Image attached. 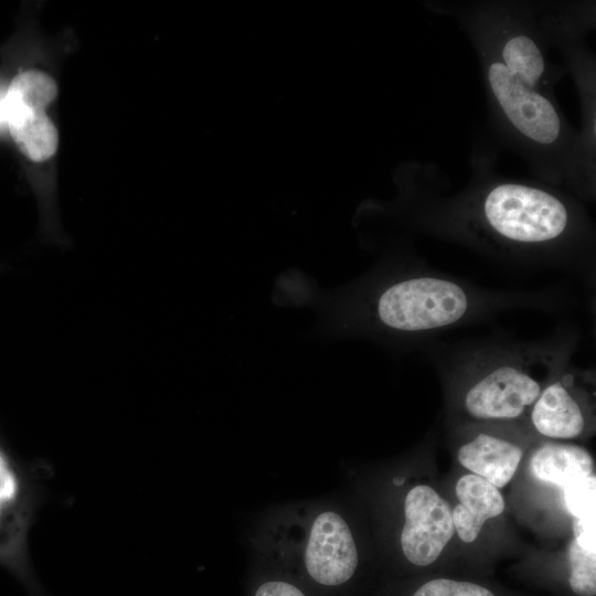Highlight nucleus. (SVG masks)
Returning <instances> with one entry per match:
<instances>
[{
	"label": "nucleus",
	"instance_id": "9d476101",
	"mask_svg": "<svg viewBox=\"0 0 596 596\" xmlns=\"http://www.w3.org/2000/svg\"><path fill=\"white\" fill-rule=\"evenodd\" d=\"M531 470L539 480L564 488L590 476L593 459L579 446L549 443L533 454Z\"/></svg>",
	"mask_w": 596,
	"mask_h": 596
},
{
	"label": "nucleus",
	"instance_id": "dca6fc26",
	"mask_svg": "<svg viewBox=\"0 0 596 596\" xmlns=\"http://www.w3.org/2000/svg\"><path fill=\"white\" fill-rule=\"evenodd\" d=\"M254 596H307L299 587L284 579H268L255 590Z\"/></svg>",
	"mask_w": 596,
	"mask_h": 596
},
{
	"label": "nucleus",
	"instance_id": "f03ea898",
	"mask_svg": "<svg viewBox=\"0 0 596 596\" xmlns=\"http://www.w3.org/2000/svg\"><path fill=\"white\" fill-rule=\"evenodd\" d=\"M488 225L502 237L523 244L551 242L567 227L566 206L556 196L541 189L502 183L483 201Z\"/></svg>",
	"mask_w": 596,
	"mask_h": 596
},
{
	"label": "nucleus",
	"instance_id": "4468645a",
	"mask_svg": "<svg viewBox=\"0 0 596 596\" xmlns=\"http://www.w3.org/2000/svg\"><path fill=\"white\" fill-rule=\"evenodd\" d=\"M413 596H494L489 589L469 582L446 578L433 579L419 587Z\"/></svg>",
	"mask_w": 596,
	"mask_h": 596
},
{
	"label": "nucleus",
	"instance_id": "9b49d317",
	"mask_svg": "<svg viewBox=\"0 0 596 596\" xmlns=\"http://www.w3.org/2000/svg\"><path fill=\"white\" fill-rule=\"evenodd\" d=\"M504 66L531 87L544 72V58L534 43L525 35L511 38L502 49Z\"/></svg>",
	"mask_w": 596,
	"mask_h": 596
},
{
	"label": "nucleus",
	"instance_id": "7ed1b4c3",
	"mask_svg": "<svg viewBox=\"0 0 596 596\" xmlns=\"http://www.w3.org/2000/svg\"><path fill=\"white\" fill-rule=\"evenodd\" d=\"M301 562L316 584L336 587L355 573L359 555L352 532L337 512L323 510L312 517L304 539Z\"/></svg>",
	"mask_w": 596,
	"mask_h": 596
},
{
	"label": "nucleus",
	"instance_id": "20e7f679",
	"mask_svg": "<svg viewBox=\"0 0 596 596\" xmlns=\"http://www.w3.org/2000/svg\"><path fill=\"white\" fill-rule=\"evenodd\" d=\"M401 546L415 565L434 563L455 533L450 505L428 486H416L404 502Z\"/></svg>",
	"mask_w": 596,
	"mask_h": 596
},
{
	"label": "nucleus",
	"instance_id": "39448f33",
	"mask_svg": "<svg viewBox=\"0 0 596 596\" xmlns=\"http://www.w3.org/2000/svg\"><path fill=\"white\" fill-rule=\"evenodd\" d=\"M542 392L539 379L521 362L490 370L467 392L468 413L480 419H512L533 406Z\"/></svg>",
	"mask_w": 596,
	"mask_h": 596
},
{
	"label": "nucleus",
	"instance_id": "6e6552de",
	"mask_svg": "<svg viewBox=\"0 0 596 596\" xmlns=\"http://www.w3.org/2000/svg\"><path fill=\"white\" fill-rule=\"evenodd\" d=\"M459 503L451 511L455 531L470 543L475 541L486 520L501 514L504 500L498 488L477 475L461 477L456 486Z\"/></svg>",
	"mask_w": 596,
	"mask_h": 596
},
{
	"label": "nucleus",
	"instance_id": "0eeeda50",
	"mask_svg": "<svg viewBox=\"0 0 596 596\" xmlns=\"http://www.w3.org/2000/svg\"><path fill=\"white\" fill-rule=\"evenodd\" d=\"M575 379L573 373H566L540 393L531 412L532 424L540 434L570 439L583 433L585 416L573 394Z\"/></svg>",
	"mask_w": 596,
	"mask_h": 596
},
{
	"label": "nucleus",
	"instance_id": "1a4fd4ad",
	"mask_svg": "<svg viewBox=\"0 0 596 596\" xmlns=\"http://www.w3.org/2000/svg\"><path fill=\"white\" fill-rule=\"evenodd\" d=\"M522 449L502 438L480 433L458 451L459 462L496 488L513 477L522 458Z\"/></svg>",
	"mask_w": 596,
	"mask_h": 596
},
{
	"label": "nucleus",
	"instance_id": "423d86ee",
	"mask_svg": "<svg viewBox=\"0 0 596 596\" xmlns=\"http://www.w3.org/2000/svg\"><path fill=\"white\" fill-rule=\"evenodd\" d=\"M489 84L503 113L525 137L542 145L556 140L560 119L553 105L511 73L503 63L490 65Z\"/></svg>",
	"mask_w": 596,
	"mask_h": 596
},
{
	"label": "nucleus",
	"instance_id": "ddd939ff",
	"mask_svg": "<svg viewBox=\"0 0 596 596\" xmlns=\"http://www.w3.org/2000/svg\"><path fill=\"white\" fill-rule=\"evenodd\" d=\"M564 504L575 518L596 515V478L590 475L563 488Z\"/></svg>",
	"mask_w": 596,
	"mask_h": 596
},
{
	"label": "nucleus",
	"instance_id": "2eb2a0df",
	"mask_svg": "<svg viewBox=\"0 0 596 596\" xmlns=\"http://www.w3.org/2000/svg\"><path fill=\"white\" fill-rule=\"evenodd\" d=\"M596 515L575 519L573 522L574 540L590 552H596Z\"/></svg>",
	"mask_w": 596,
	"mask_h": 596
},
{
	"label": "nucleus",
	"instance_id": "f257e3e1",
	"mask_svg": "<svg viewBox=\"0 0 596 596\" xmlns=\"http://www.w3.org/2000/svg\"><path fill=\"white\" fill-rule=\"evenodd\" d=\"M470 306L465 289L448 279L412 277L385 287L374 310L386 328L402 332L429 331L459 321Z\"/></svg>",
	"mask_w": 596,
	"mask_h": 596
},
{
	"label": "nucleus",
	"instance_id": "f8f14e48",
	"mask_svg": "<svg viewBox=\"0 0 596 596\" xmlns=\"http://www.w3.org/2000/svg\"><path fill=\"white\" fill-rule=\"evenodd\" d=\"M570 585L579 596L596 594V552L581 547L573 539L568 547Z\"/></svg>",
	"mask_w": 596,
	"mask_h": 596
}]
</instances>
